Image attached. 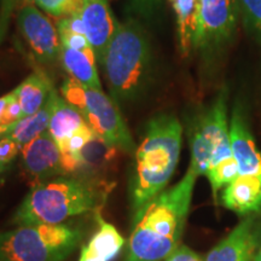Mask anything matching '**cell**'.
Listing matches in <instances>:
<instances>
[{
  "mask_svg": "<svg viewBox=\"0 0 261 261\" xmlns=\"http://www.w3.org/2000/svg\"><path fill=\"white\" fill-rule=\"evenodd\" d=\"M197 178L188 168L174 187L136 212L125 261H163L180 246Z\"/></svg>",
  "mask_w": 261,
  "mask_h": 261,
  "instance_id": "6da1fadb",
  "label": "cell"
},
{
  "mask_svg": "<svg viewBox=\"0 0 261 261\" xmlns=\"http://www.w3.org/2000/svg\"><path fill=\"white\" fill-rule=\"evenodd\" d=\"M181 137L182 127L173 114H160L146 123L129 189L135 213L167 187L180 158Z\"/></svg>",
  "mask_w": 261,
  "mask_h": 261,
  "instance_id": "7a4b0ae2",
  "label": "cell"
},
{
  "mask_svg": "<svg viewBox=\"0 0 261 261\" xmlns=\"http://www.w3.org/2000/svg\"><path fill=\"white\" fill-rule=\"evenodd\" d=\"M100 64L117 102H130L144 93L151 75V47L137 22L119 24Z\"/></svg>",
  "mask_w": 261,
  "mask_h": 261,
  "instance_id": "3957f363",
  "label": "cell"
},
{
  "mask_svg": "<svg viewBox=\"0 0 261 261\" xmlns=\"http://www.w3.org/2000/svg\"><path fill=\"white\" fill-rule=\"evenodd\" d=\"M99 196L91 182L81 178L58 177L33 187L16 211L14 223L61 224L96 210Z\"/></svg>",
  "mask_w": 261,
  "mask_h": 261,
  "instance_id": "277c9868",
  "label": "cell"
},
{
  "mask_svg": "<svg viewBox=\"0 0 261 261\" xmlns=\"http://www.w3.org/2000/svg\"><path fill=\"white\" fill-rule=\"evenodd\" d=\"M80 240V231L67 225H21L0 232V261H64Z\"/></svg>",
  "mask_w": 261,
  "mask_h": 261,
  "instance_id": "5b68a950",
  "label": "cell"
},
{
  "mask_svg": "<svg viewBox=\"0 0 261 261\" xmlns=\"http://www.w3.org/2000/svg\"><path fill=\"white\" fill-rule=\"evenodd\" d=\"M62 97L83 114L94 132L121 151L132 152L135 142L115 100L99 89L68 79L61 87Z\"/></svg>",
  "mask_w": 261,
  "mask_h": 261,
  "instance_id": "8992f818",
  "label": "cell"
},
{
  "mask_svg": "<svg viewBox=\"0 0 261 261\" xmlns=\"http://www.w3.org/2000/svg\"><path fill=\"white\" fill-rule=\"evenodd\" d=\"M190 166L204 175L210 166L232 155L227 121V96L221 92L213 104L196 117L190 132Z\"/></svg>",
  "mask_w": 261,
  "mask_h": 261,
  "instance_id": "52a82bcc",
  "label": "cell"
},
{
  "mask_svg": "<svg viewBox=\"0 0 261 261\" xmlns=\"http://www.w3.org/2000/svg\"><path fill=\"white\" fill-rule=\"evenodd\" d=\"M238 11L237 0H198L194 50L227 41L236 28Z\"/></svg>",
  "mask_w": 261,
  "mask_h": 261,
  "instance_id": "ba28073f",
  "label": "cell"
},
{
  "mask_svg": "<svg viewBox=\"0 0 261 261\" xmlns=\"http://www.w3.org/2000/svg\"><path fill=\"white\" fill-rule=\"evenodd\" d=\"M17 23L35 60L47 64L60 58L61 40L57 28L37 6L27 4L19 10Z\"/></svg>",
  "mask_w": 261,
  "mask_h": 261,
  "instance_id": "9c48e42d",
  "label": "cell"
},
{
  "mask_svg": "<svg viewBox=\"0 0 261 261\" xmlns=\"http://www.w3.org/2000/svg\"><path fill=\"white\" fill-rule=\"evenodd\" d=\"M22 165L33 187L52 180L63 174L61 165V150L48 130L22 146Z\"/></svg>",
  "mask_w": 261,
  "mask_h": 261,
  "instance_id": "30bf717a",
  "label": "cell"
},
{
  "mask_svg": "<svg viewBox=\"0 0 261 261\" xmlns=\"http://www.w3.org/2000/svg\"><path fill=\"white\" fill-rule=\"evenodd\" d=\"M259 248L256 215H248L208 253L204 261H254Z\"/></svg>",
  "mask_w": 261,
  "mask_h": 261,
  "instance_id": "8fae6325",
  "label": "cell"
},
{
  "mask_svg": "<svg viewBox=\"0 0 261 261\" xmlns=\"http://www.w3.org/2000/svg\"><path fill=\"white\" fill-rule=\"evenodd\" d=\"M80 17L86 37L100 63L120 23L114 17L108 0H84Z\"/></svg>",
  "mask_w": 261,
  "mask_h": 261,
  "instance_id": "7c38bea8",
  "label": "cell"
},
{
  "mask_svg": "<svg viewBox=\"0 0 261 261\" xmlns=\"http://www.w3.org/2000/svg\"><path fill=\"white\" fill-rule=\"evenodd\" d=\"M228 133L231 151L237 161L240 174H261V152L256 148L255 140L240 106L233 109Z\"/></svg>",
  "mask_w": 261,
  "mask_h": 261,
  "instance_id": "4fadbf2b",
  "label": "cell"
},
{
  "mask_svg": "<svg viewBox=\"0 0 261 261\" xmlns=\"http://www.w3.org/2000/svg\"><path fill=\"white\" fill-rule=\"evenodd\" d=\"M224 207L238 215L257 214L261 212V174H240L224 188L221 194Z\"/></svg>",
  "mask_w": 261,
  "mask_h": 261,
  "instance_id": "5bb4252c",
  "label": "cell"
},
{
  "mask_svg": "<svg viewBox=\"0 0 261 261\" xmlns=\"http://www.w3.org/2000/svg\"><path fill=\"white\" fill-rule=\"evenodd\" d=\"M51 80L42 71H34L15 89L24 116H31L46 104L54 92Z\"/></svg>",
  "mask_w": 261,
  "mask_h": 261,
  "instance_id": "9a60e30c",
  "label": "cell"
},
{
  "mask_svg": "<svg viewBox=\"0 0 261 261\" xmlns=\"http://www.w3.org/2000/svg\"><path fill=\"white\" fill-rule=\"evenodd\" d=\"M86 123L87 121L85 120L83 114L57 93L56 103H55L47 129L57 145H61L64 140L73 136L77 129Z\"/></svg>",
  "mask_w": 261,
  "mask_h": 261,
  "instance_id": "2e32d148",
  "label": "cell"
},
{
  "mask_svg": "<svg viewBox=\"0 0 261 261\" xmlns=\"http://www.w3.org/2000/svg\"><path fill=\"white\" fill-rule=\"evenodd\" d=\"M119 150L96 133L77 154L80 160L79 173L86 172L93 175L106 171L115 163Z\"/></svg>",
  "mask_w": 261,
  "mask_h": 261,
  "instance_id": "e0dca14e",
  "label": "cell"
},
{
  "mask_svg": "<svg viewBox=\"0 0 261 261\" xmlns=\"http://www.w3.org/2000/svg\"><path fill=\"white\" fill-rule=\"evenodd\" d=\"M56 96L57 91L54 90L46 104L39 112L33 114L31 116L23 117L21 121L16 123L8 135L10 138L14 139L22 148V146L28 144L29 142H32L33 139L46 132L48 129V125H50L55 103H56Z\"/></svg>",
  "mask_w": 261,
  "mask_h": 261,
  "instance_id": "ac0fdd59",
  "label": "cell"
},
{
  "mask_svg": "<svg viewBox=\"0 0 261 261\" xmlns=\"http://www.w3.org/2000/svg\"><path fill=\"white\" fill-rule=\"evenodd\" d=\"M60 60L71 79L84 86L100 90L102 84L98 76L96 62L86 56L84 52L61 45Z\"/></svg>",
  "mask_w": 261,
  "mask_h": 261,
  "instance_id": "d6986e66",
  "label": "cell"
},
{
  "mask_svg": "<svg viewBox=\"0 0 261 261\" xmlns=\"http://www.w3.org/2000/svg\"><path fill=\"white\" fill-rule=\"evenodd\" d=\"M177 22L179 50L187 57L194 50V35L198 0H169Z\"/></svg>",
  "mask_w": 261,
  "mask_h": 261,
  "instance_id": "ffe728a7",
  "label": "cell"
},
{
  "mask_svg": "<svg viewBox=\"0 0 261 261\" xmlns=\"http://www.w3.org/2000/svg\"><path fill=\"white\" fill-rule=\"evenodd\" d=\"M57 31L58 35H60L61 45L84 52L92 61H97L96 54H94L89 39L86 37V33H85L80 14L60 18L57 24Z\"/></svg>",
  "mask_w": 261,
  "mask_h": 261,
  "instance_id": "44dd1931",
  "label": "cell"
},
{
  "mask_svg": "<svg viewBox=\"0 0 261 261\" xmlns=\"http://www.w3.org/2000/svg\"><path fill=\"white\" fill-rule=\"evenodd\" d=\"M123 244H125V238L120 234L116 227L112 224L100 220L99 228L96 234L91 238L87 247L91 252L97 254L102 259L110 261L115 259V256L122 249Z\"/></svg>",
  "mask_w": 261,
  "mask_h": 261,
  "instance_id": "7402d4cb",
  "label": "cell"
},
{
  "mask_svg": "<svg viewBox=\"0 0 261 261\" xmlns=\"http://www.w3.org/2000/svg\"><path fill=\"white\" fill-rule=\"evenodd\" d=\"M204 175L210 180L213 195L217 196L218 191L227 187L240 175V168H238L236 159L233 158V155H231L210 166Z\"/></svg>",
  "mask_w": 261,
  "mask_h": 261,
  "instance_id": "603a6c76",
  "label": "cell"
},
{
  "mask_svg": "<svg viewBox=\"0 0 261 261\" xmlns=\"http://www.w3.org/2000/svg\"><path fill=\"white\" fill-rule=\"evenodd\" d=\"M31 2L52 17L57 18L79 15L84 5V0H31Z\"/></svg>",
  "mask_w": 261,
  "mask_h": 261,
  "instance_id": "cb8c5ba5",
  "label": "cell"
},
{
  "mask_svg": "<svg viewBox=\"0 0 261 261\" xmlns=\"http://www.w3.org/2000/svg\"><path fill=\"white\" fill-rule=\"evenodd\" d=\"M237 3L247 27L261 39V0H237Z\"/></svg>",
  "mask_w": 261,
  "mask_h": 261,
  "instance_id": "d4e9b609",
  "label": "cell"
},
{
  "mask_svg": "<svg viewBox=\"0 0 261 261\" xmlns=\"http://www.w3.org/2000/svg\"><path fill=\"white\" fill-rule=\"evenodd\" d=\"M94 135H96L94 129L89 123H86V125L77 129L73 136H70L67 140H64L61 145H58V148L61 150V154H70L77 156L81 149L90 142V139Z\"/></svg>",
  "mask_w": 261,
  "mask_h": 261,
  "instance_id": "484cf974",
  "label": "cell"
},
{
  "mask_svg": "<svg viewBox=\"0 0 261 261\" xmlns=\"http://www.w3.org/2000/svg\"><path fill=\"white\" fill-rule=\"evenodd\" d=\"M31 0H0V41L8 31L9 21L16 9L21 10Z\"/></svg>",
  "mask_w": 261,
  "mask_h": 261,
  "instance_id": "4316f807",
  "label": "cell"
},
{
  "mask_svg": "<svg viewBox=\"0 0 261 261\" xmlns=\"http://www.w3.org/2000/svg\"><path fill=\"white\" fill-rule=\"evenodd\" d=\"M23 117L25 116L23 114V110H22L21 104H19L17 94H16L15 90H12L11 97H10L8 106L5 108L4 115L2 117L0 126H15L16 123L21 121Z\"/></svg>",
  "mask_w": 261,
  "mask_h": 261,
  "instance_id": "83f0119b",
  "label": "cell"
},
{
  "mask_svg": "<svg viewBox=\"0 0 261 261\" xmlns=\"http://www.w3.org/2000/svg\"><path fill=\"white\" fill-rule=\"evenodd\" d=\"M21 149V146L8 135L0 137V167L11 162Z\"/></svg>",
  "mask_w": 261,
  "mask_h": 261,
  "instance_id": "f1b7e54d",
  "label": "cell"
},
{
  "mask_svg": "<svg viewBox=\"0 0 261 261\" xmlns=\"http://www.w3.org/2000/svg\"><path fill=\"white\" fill-rule=\"evenodd\" d=\"M166 261H204V259L187 246H179Z\"/></svg>",
  "mask_w": 261,
  "mask_h": 261,
  "instance_id": "f546056e",
  "label": "cell"
},
{
  "mask_svg": "<svg viewBox=\"0 0 261 261\" xmlns=\"http://www.w3.org/2000/svg\"><path fill=\"white\" fill-rule=\"evenodd\" d=\"M139 11L144 15H152L156 9L161 5V0H136Z\"/></svg>",
  "mask_w": 261,
  "mask_h": 261,
  "instance_id": "4dcf8cb0",
  "label": "cell"
},
{
  "mask_svg": "<svg viewBox=\"0 0 261 261\" xmlns=\"http://www.w3.org/2000/svg\"><path fill=\"white\" fill-rule=\"evenodd\" d=\"M79 261H106V260L102 259L100 256H98L97 254H94L93 252H91L87 246H84L81 248Z\"/></svg>",
  "mask_w": 261,
  "mask_h": 261,
  "instance_id": "1f68e13d",
  "label": "cell"
},
{
  "mask_svg": "<svg viewBox=\"0 0 261 261\" xmlns=\"http://www.w3.org/2000/svg\"><path fill=\"white\" fill-rule=\"evenodd\" d=\"M10 97H11V92L5 94V96L0 97V122H2V117H3V115H4L5 108H6V106H8Z\"/></svg>",
  "mask_w": 261,
  "mask_h": 261,
  "instance_id": "d6a6232c",
  "label": "cell"
},
{
  "mask_svg": "<svg viewBox=\"0 0 261 261\" xmlns=\"http://www.w3.org/2000/svg\"><path fill=\"white\" fill-rule=\"evenodd\" d=\"M12 127L14 126H0V137L9 135L10 130L12 129Z\"/></svg>",
  "mask_w": 261,
  "mask_h": 261,
  "instance_id": "836d02e7",
  "label": "cell"
},
{
  "mask_svg": "<svg viewBox=\"0 0 261 261\" xmlns=\"http://www.w3.org/2000/svg\"><path fill=\"white\" fill-rule=\"evenodd\" d=\"M254 261H261V244H260V247L257 248L255 257H254Z\"/></svg>",
  "mask_w": 261,
  "mask_h": 261,
  "instance_id": "e575fe53",
  "label": "cell"
}]
</instances>
